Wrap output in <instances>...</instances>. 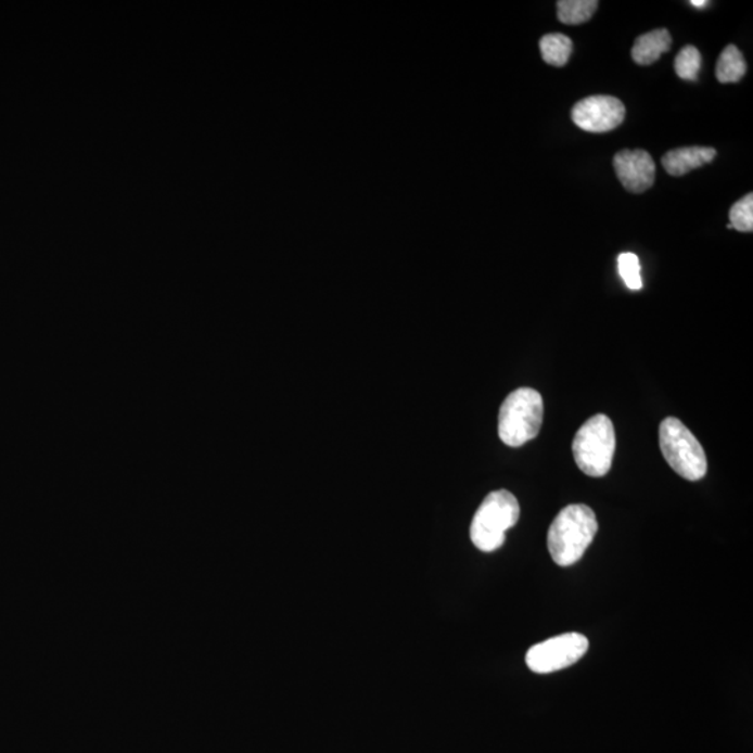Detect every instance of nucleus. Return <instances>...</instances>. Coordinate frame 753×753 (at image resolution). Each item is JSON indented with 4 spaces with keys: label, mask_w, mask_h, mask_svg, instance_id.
<instances>
[{
    "label": "nucleus",
    "mask_w": 753,
    "mask_h": 753,
    "mask_svg": "<svg viewBox=\"0 0 753 753\" xmlns=\"http://www.w3.org/2000/svg\"><path fill=\"white\" fill-rule=\"evenodd\" d=\"M599 525L595 512L584 503L565 507L552 521L547 546L557 565L576 564L594 541Z\"/></svg>",
    "instance_id": "obj_1"
},
{
    "label": "nucleus",
    "mask_w": 753,
    "mask_h": 753,
    "mask_svg": "<svg viewBox=\"0 0 753 753\" xmlns=\"http://www.w3.org/2000/svg\"><path fill=\"white\" fill-rule=\"evenodd\" d=\"M543 413V398L536 390L513 391L503 400L498 416V435L508 447H522L539 435Z\"/></svg>",
    "instance_id": "obj_2"
},
{
    "label": "nucleus",
    "mask_w": 753,
    "mask_h": 753,
    "mask_svg": "<svg viewBox=\"0 0 753 753\" xmlns=\"http://www.w3.org/2000/svg\"><path fill=\"white\" fill-rule=\"evenodd\" d=\"M521 507L516 497L507 490L488 494L478 507L471 526V539L478 550L493 552L506 541V532L516 525Z\"/></svg>",
    "instance_id": "obj_3"
},
{
    "label": "nucleus",
    "mask_w": 753,
    "mask_h": 753,
    "mask_svg": "<svg viewBox=\"0 0 753 753\" xmlns=\"http://www.w3.org/2000/svg\"><path fill=\"white\" fill-rule=\"evenodd\" d=\"M572 452L582 472L591 477L610 472L615 452L613 422L605 414H596L578 430Z\"/></svg>",
    "instance_id": "obj_4"
},
{
    "label": "nucleus",
    "mask_w": 753,
    "mask_h": 753,
    "mask_svg": "<svg viewBox=\"0 0 753 753\" xmlns=\"http://www.w3.org/2000/svg\"><path fill=\"white\" fill-rule=\"evenodd\" d=\"M660 448L669 467L687 481L698 482L706 476L707 459L701 443L687 425L676 418L660 424Z\"/></svg>",
    "instance_id": "obj_5"
},
{
    "label": "nucleus",
    "mask_w": 753,
    "mask_h": 753,
    "mask_svg": "<svg viewBox=\"0 0 753 753\" xmlns=\"http://www.w3.org/2000/svg\"><path fill=\"white\" fill-rule=\"evenodd\" d=\"M588 649L589 640L584 635L564 634L532 647L526 654V664L536 674L556 673L574 666Z\"/></svg>",
    "instance_id": "obj_6"
},
{
    "label": "nucleus",
    "mask_w": 753,
    "mask_h": 753,
    "mask_svg": "<svg viewBox=\"0 0 753 753\" xmlns=\"http://www.w3.org/2000/svg\"><path fill=\"white\" fill-rule=\"evenodd\" d=\"M625 106L618 98L594 95L585 98L572 107L574 124L590 133H605L617 129L625 119Z\"/></svg>",
    "instance_id": "obj_7"
},
{
    "label": "nucleus",
    "mask_w": 753,
    "mask_h": 753,
    "mask_svg": "<svg viewBox=\"0 0 753 753\" xmlns=\"http://www.w3.org/2000/svg\"><path fill=\"white\" fill-rule=\"evenodd\" d=\"M613 164L621 184L629 193L640 194L652 188L656 178V164L648 151H620L615 154Z\"/></svg>",
    "instance_id": "obj_8"
},
{
    "label": "nucleus",
    "mask_w": 753,
    "mask_h": 753,
    "mask_svg": "<svg viewBox=\"0 0 753 753\" xmlns=\"http://www.w3.org/2000/svg\"><path fill=\"white\" fill-rule=\"evenodd\" d=\"M716 155L717 151L709 146H686V149L668 151L663 156L662 164L667 174L684 176L705 164H711Z\"/></svg>",
    "instance_id": "obj_9"
},
{
    "label": "nucleus",
    "mask_w": 753,
    "mask_h": 753,
    "mask_svg": "<svg viewBox=\"0 0 753 753\" xmlns=\"http://www.w3.org/2000/svg\"><path fill=\"white\" fill-rule=\"evenodd\" d=\"M672 48V36L666 28L654 29L637 38L633 48V58L638 65L649 66L658 62L663 53Z\"/></svg>",
    "instance_id": "obj_10"
},
{
    "label": "nucleus",
    "mask_w": 753,
    "mask_h": 753,
    "mask_svg": "<svg viewBox=\"0 0 753 753\" xmlns=\"http://www.w3.org/2000/svg\"><path fill=\"white\" fill-rule=\"evenodd\" d=\"M746 73V62L740 49L736 46H728L718 58L716 76L717 80L726 82H738Z\"/></svg>",
    "instance_id": "obj_11"
},
{
    "label": "nucleus",
    "mask_w": 753,
    "mask_h": 753,
    "mask_svg": "<svg viewBox=\"0 0 753 753\" xmlns=\"http://www.w3.org/2000/svg\"><path fill=\"white\" fill-rule=\"evenodd\" d=\"M540 52L546 63L562 67L570 61L572 53L571 38L564 34H547L540 39Z\"/></svg>",
    "instance_id": "obj_12"
},
{
    "label": "nucleus",
    "mask_w": 753,
    "mask_h": 753,
    "mask_svg": "<svg viewBox=\"0 0 753 753\" xmlns=\"http://www.w3.org/2000/svg\"><path fill=\"white\" fill-rule=\"evenodd\" d=\"M599 8L598 0H560L557 12L561 23L578 26L589 22Z\"/></svg>",
    "instance_id": "obj_13"
},
{
    "label": "nucleus",
    "mask_w": 753,
    "mask_h": 753,
    "mask_svg": "<svg viewBox=\"0 0 753 753\" xmlns=\"http://www.w3.org/2000/svg\"><path fill=\"white\" fill-rule=\"evenodd\" d=\"M674 67H676L677 76L682 80L697 81L702 67L701 52L692 46L682 48L676 58Z\"/></svg>",
    "instance_id": "obj_14"
},
{
    "label": "nucleus",
    "mask_w": 753,
    "mask_h": 753,
    "mask_svg": "<svg viewBox=\"0 0 753 753\" xmlns=\"http://www.w3.org/2000/svg\"><path fill=\"white\" fill-rule=\"evenodd\" d=\"M730 225L738 232L753 231V194H746L730 209Z\"/></svg>",
    "instance_id": "obj_15"
},
{
    "label": "nucleus",
    "mask_w": 753,
    "mask_h": 753,
    "mask_svg": "<svg viewBox=\"0 0 753 753\" xmlns=\"http://www.w3.org/2000/svg\"><path fill=\"white\" fill-rule=\"evenodd\" d=\"M618 271L625 285L633 291L642 290V277H640V264L637 254L623 253L618 257Z\"/></svg>",
    "instance_id": "obj_16"
},
{
    "label": "nucleus",
    "mask_w": 753,
    "mask_h": 753,
    "mask_svg": "<svg viewBox=\"0 0 753 753\" xmlns=\"http://www.w3.org/2000/svg\"><path fill=\"white\" fill-rule=\"evenodd\" d=\"M691 4L695 8H705L707 2L706 0H692Z\"/></svg>",
    "instance_id": "obj_17"
}]
</instances>
